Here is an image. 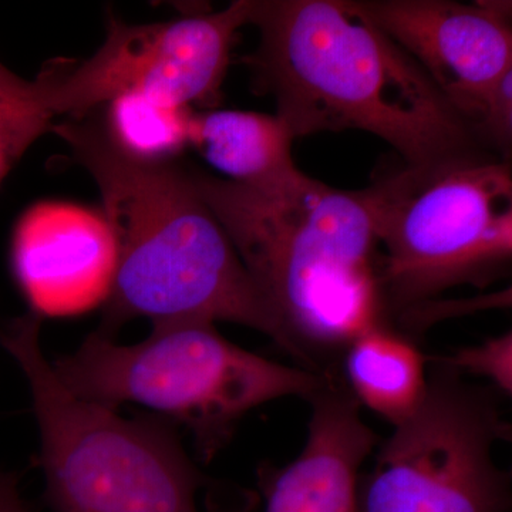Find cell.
I'll return each mask as SVG.
<instances>
[{"label": "cell", "mask_w": 512, "mask_h": 512, "mask_svg": "<svg viewBox=\"0 0 512 512\" xmlns=\"http://www.w3.org/2000/svg\"><path fill=\"white\" fill-rule=\"evenodd\" d=\"M357 5L419 64L478 138L488 101L512 72L511 3L359 0Z\"/></svg>", "instance_id": "9c48e42d"}, {"label": "cell", "mask_w": 512, "mask_h": 512, "mask_svg": "<svg viewBox=\"0 0 512 512\" xmlns=\"http://www.w3.org/2000/svg\"><path fill=\"white\" fill-rule=\"evenodd\" d=\"M117 248L103 215L39 202L20 217L10 242V271L29 306L46 318H74L104 306L113 288Z\"/></svg>", "instance_id": "30bf717a"}, {"label": "cell", "mask_w": 512, "mask_h": 512, "mask_svg": "<svg viewBox=\"0 0 512 512\" xmlns=\"http://www.w3.org/2000/svg\"><path fill=\"white\" fill-rule=\"evenodd\" d=\"M0 512H37L20 494L16 473L0 471Z\"/></svg>", "instance_id": "e0dca14e"}, {"label": "cell", "mask_w": 512, "mask_h": 512, "mask_svg": "<svg viewBox=\"0 0 512 512\" xmlns=\"http://www.w3.org/2000/svg\"><path fill=\"white\" fill-rule=\"evenodd\" d=\"M53 120L39 82L22 79L0 63V183Z\"/></svg>", "instance_id": "9a60e30c"}, {"label": "cell", "mask_w": 512, "mask_h": 512, "mask_svg": "<svg viewBox=\"0 0 512 512\" xmlns=\"http://www.w3.org/2000/svg\"><path fill=\"white\" fill-rule=\"evenodd\" d=\"M50 130L92 175L116 242V276L97 332L116 338L138 318L153 326L224 320L264 333L312 369L202 200L188 165L128 157L107 136L99 109Z\"/></svg>", "instance_id": "6da1fadb"}, {"label": "cell", "mask_w": 512, "mask_h": 512, "mask_svg": "<svg viewBox=\"0 0 512 512\" xmlns=\"http://www.w3.org/2000/svg\"><path fill=\"white\" fill-rule=\"evenodd\" d=\"M429 365L426 396L360 476L359 512H508L510 473L493 450L510 436V424L491 386Z\"/></svg>", "instance_id": "52a82bcc"}, {"label": "cell", "mask_w": 512, "mask_h": 512, "mask_svg": "<svg viewBox=\"0 0 512 512\" xmlns=\"http://www.w3.org/2000/svg\"><path fill=\"white\" fill-rule=\"evenodd\" d=\"M379 191V274L386 315L458 285L487 286L510 269L512 173L507 158L468 151L394 171Z\"/></svg>", "instance_id": "8992f818"}, {"label": "cell", "mask_w": 512, "mask_h": 512, "mask_svg": "<svg viewBox=\"0 0 512 512\" xmlns=\"http://www.w3.org/2000/svg\"><path fill=\"white\" fill-rule=\"evenodd\" d=\"M427 360L457 375L484 377L497 393L511 396L512 335L505 332L480 345L454 350L451 355L427 356Z\"/></svg>", "instance_id": "2e32d148"}, {"label": "cell", "mask_w": 512, "mask_h": 512, "mask_svg": "<svg viewBox=\"0 0 512 512\" xmlns=\"http://www.w3.org/2000/svg\"><path fill=\"white\" fill-rule=\"evenodd\" d=\"M43 320L26 313L0 325L32 396L39 466L53 512H198L210 485L185 453L177 426L160 416H121L74 396L40 345Z\"/></svg>", "instance_id": "277c9868"}, {"label": "cell", "mask_w": 512, "mask_h": 512, "mask_svg": "<svg viewBox=\"0 0 512 512\" xmlns=\"http://www.w3.org/2000/svg\"><path fill=\"white\" fill-rule=\"evenodd\" d=\"M249 13L251 0H235L220 12L148 25L110 15L106 39L93 56L47 64L36 80L55 119L89 113L127 93L191 110L214 107Z\"/></svg>", "instance_id": "ba28073f"}, {"label": "cell", "mask_w": 512, "mask_h": 512, "mask_svg": "<svg viewBox=\"0 0 512 512\" xmlns=\"http://www.w3.org/2000/svg\"><path fill=\"white\" fill-rule=\"evenodd\" d=\"M99 110L107 136L134 160L173 163L191 146V109L127 93Z\"/></svg>", "instance_id": "5bb4252c"}, {"label": "cell", "mask_w": 512, "mask_h": 512, "mask_svg": "<svg viewBox=\"0 0 512 512\" xmlns=\"http://www.w3.org/2000/svg\"><path fill=\"white\" fill-rule=\"evenodd\" d=\"M285 121L254 111L194 113L191 146L232 183L265 187L298 173Z\"/></svg>", "instance_id": "7c38bea8"}, {"label": "cell", "mask_w": 512, "mask_h": 512, "mask_svg": "<svg viewBox=\"0 0 512 512\" xmlns=\"http://www.w3.org/2000/svg\"><path fill=\"white\" fill-rule=\"evenodd\" d=\"M52 367L80 399L113 409L140 404L184 426L204 461L227 446L252 410L282 397L308 400L328 375L239 348L211 322L154 326L136 345H121L96 330Z\"/></svg>", "instance_id": "5b68a950"}, {"label": "cell", "mask_w": 512, "mask_h": 512, "mask_svg": "<svg viewBox=\"0 0 512 512\" xmlns=\"http://www.w3.org/2000/svg\"><path fill=\"white\" fill-rule=\"evenodd\" d=\"M188 168L249 275L318 372H325L323 357L386 325L376 183L339 190L298 171L249 187Z\"/></svg>", "instance_id": "3957f363"}, {"label": "cell", "mask_w": 512, "mask_h": 512, "mask_svg": "<svg viewBox=\"0 0 512 512\" xmlns=\"http://www.w3.org/2000/svg\"><path fill=\"white\" fill-rule=\"evenodd\" d=\"M343 373L357 403L393 426L403 423L426 396L427 356L404 333L389 325L366 330L343 352Z\"/></svg>", "instance_id": "4fadbf2b"}, {"label": "cell", "mask_w": 512, "mask_h": 512, "mask_svg": "<svg viewBox=\"0 0 512 512\" xmlns=\"http://www.w3.org/2000/svg\"><path fill=\"white\" fill-rule=\"evenodd\" d=\"M248 25L259 43L244 63L293 137L365 131L409 167L478 150L419 64L356 0H251Z\"/></svg>", "instance_id": "7a4b0ae2"}, {"label": "cell", "mask_w": 512, "mask_h": 512, "mask_svg": "<svg viewBox=\"0 0 512 512\" xmlns=\"http://www.w3.org/2000/svg\"><path fill=\"white\" fill-rule=\"evenodd\" d=\"M308 439L288 466L259 473L265 512H359L360 468L379 437L360 416V404L335 373L309 397Z\"/></svg>", "instance_id": "8fae6325"}]
</instances>
